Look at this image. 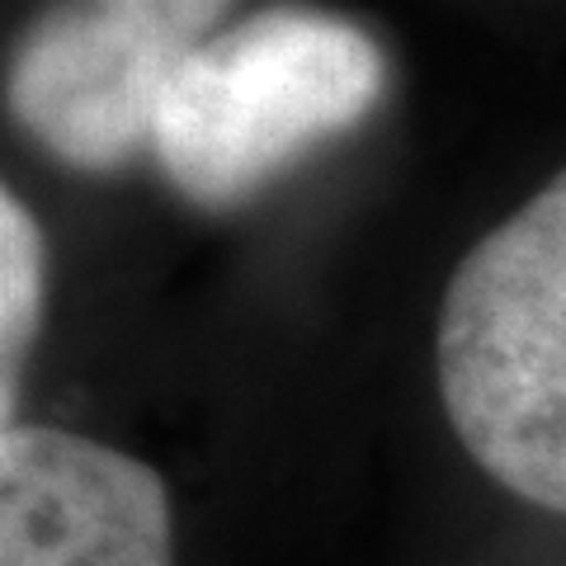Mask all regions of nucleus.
I'll use <instances>...</instances> for the list:
<instances>
[{"label":"nucleus","instance_id":"nucleus-1","mask_svg":"<svg viewBox=\"0 0 566 566\" xmlns=\"http://www.w3.org/2000/svg\"><path fill=\"white\" fill-rule=\"evenodd\" d=\"M387 95V52L359 20L274 0L222 24L175 71L151 156L199 208H232L359 128Z\"/></svg>","mask_w":566,"mask_h":566},{"label":"nucleus","instance_id":"nucleus-3","mask_svg":"<svg viewBox=\"0 0 566 566\" xmlns=\"http://www.w3.org/2000/svg\"><path fill=\"white\" fill-rule=\"evenodd\" d=\"M237 0H48L6 62V109L29 142L81 175L151 151L175 71Z\"/></svg>","mask_w":566,"mask_h":566},{"label":"nucleus","instance_id":"nucleus-5","mask_svg":"<svg viewBox=\"0 0 566 566\" xmlns=\"http://www.w3.org/2000/svg\"><path fill=\"white\" fill-rule=\"evenodd\" d=\"M48 303V241L20 203V193H0V416L6 430L20 406V374L43 326Z\"/></svg>","mask_w":566,"mask_h":566},{"label":"nucleus","instance_id":"nucleus-4","mask_svg":"<svg viewBox=\"0 0 566 566\" xmlns=\"http://www.w3.org/2000/svg\"><path fill=\"white\" fill-rule=\"evenodd\" d=\"M0 566H175L161 472L52 424L0 430Z\"/></svg>","mask_w":566,"mask_h":566},{"label":"nucleus","instance_id":"nucleus-2","mask_svg":"<svg viewBox=\"0 0 566 566\" xmlns=\"http://www.w3.org/2000/svg\"><path fill=\"white\" fill-rule=\"evenodd\" d=\"M434 374L472 463L566 515V170L458 260Z\"/></svg>","mask_w":566,"mask_h":566}]
</instances>
